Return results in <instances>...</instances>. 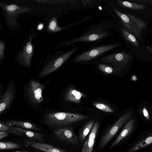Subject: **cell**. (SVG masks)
Listing matches in <instances>:
<instances>
[{"label": "cell", "instance_id": "7", "mask_svg": "<svg viewBox=\"0 0 152 152\" xmlns=\"http://www.w3.org/2000/svg\"><path fill=\"white\" fill-rule=\"evenodd\" d=\"M79 48L78 47H75L50 61L42 69L37 77L41 78L44 77L57 70Z\"/></svg>", "mask_w": 152, "mask_h": 152}, {"label": "cell", "instance_id": "10", "mask_svg": "<svg viewBox=\"0 0 152 152\" xmlns=\"http://www.w3.org/2000/svg\"><path fill=\"white\" fill-rule=\"evenodd\" d=\"M129 53L122 51L111 54L102 57L101 61L107 64H110L116 69L128 63L131 58Z\"/></svg>", "mask_w": 152, "mask_h": 152}, {"label": "cell", "instance_id": "20", "mask_svg": "<svg viewBox=\"0 0 152 152\" xmlns=\"http://www.w3.org/2000/svg\"><path fill=\"white\" fill-rule=\"evenodd\" d=\"M95 123V121L91 120L87 122L80 130L78 136L79 142L83 143L88 135Z\"/></svg>", "mask_w": 152, "mask_h": 152}, {"label": "cell", "instance_id": "14", "mask_svg": "<svg viewBox=\"0 0 152 152\" xmlns=\"http://www.w3.org/2000/svg\"><path fill=\"white\" fill-rule=\"evenodd\" d=\"M31 40V37L29 42H27L23 47V51L20 53L17 56L19 63L23 66L28 68L31 66L33 54V47Z\"/></svg>", "mask_w": 152, "mask_h": 152}, {"label": "cell", "instance_id": "6", "mask_svg": "<svg viewBox=\"0 0 152 152\" xmlns=\"http://www.w3.org/2000/svg\"><path fill=\"white\" fill-rule=\"evenodd\" d=\"M132 115L131 112L124 113L107 130L100 140L98 147L99 150H102L104 148L123 125L131 118Z\"/></svg>", "mask_w": 152, "mask_h": 152}, {"label": "cell", "instance_id": "12", "mask_svg": "<svg viewBox=\"0 0 152 152\" xmlns=\"http://www.w3.org/2000/svg\"><path fill=\"white\" fill-rule=\"evenodd\" d=\"M0 6L6 13L7 19L9 23L13 26L16 25V18L18 15L31 10L29 7H21L14 4L7 5L2 3Z\"/></svg>", "mask_w": 152, "mask_h": 152}, {"label": "cell", "instance_id": "13", "mask_svg": "<svg viewBox=\"0 0 152 152\" xmlns=\"http://www.w3.org/2000/svg\"><path fill=\"white\" fill-rule=\"evenodd\" d=\"M135 120L132 118L129 120L123 128L121 131L109 147L111 149L116 146L122 141L132 135L135 129Z\"/></svg>", "mask_w": 152, "mask_h": 152}, {"label": "cell", "instance_id": "19", "mask_svg": "<svg viewBox=\"0 0 152 152\" xmlns=\"http://www.w3.org/2000/svg\"><path fill=\"white\" fill-rule=\"evenodd\" d=\"M2 122L10 126H16L26 129L36 131L40 130V129L35 125L28 122L15 120H10Z\"/></svg>", "mask_w": 152, "mask_h": 152}, {"label": "cell", "instance_id": "11", "mask_svg": "<svg viewBox=\"0 0 152 152\" xmlns=\"http://www.w3.org/2000/svg\"><path fill=\"white\" fill-rule=\"evenodd\" d=\"M53 133L57 139L66 144L74 145L79 144L78 137L71 128L65 126L58 128L54 131Z\"/></svg>", "mask_w": 152, "mask_h": 152}, {"label": "cell", "instance_id": "34", "mask_svg": "<svg viewBox=\"0 0 152 152\" xmlns=\"http://www.w3.org/2000/svg\"><path fill=\"white\" fill-rule=\"evenodd\" d=\"M15 152H28V151L27 150H25L23 151H17Z\"/></svg>", "mask_w": 152, "mask_h": 152}, {"label": "cell", "instance_id": "24", "mask_svg": "<svg viewBox=\"0 0 152 152\" xmlns=\"http://www.w3.org/2000/svg\"><path fill=\"white\" fill-rule=\"evenodd\" d=\"M48 29L51 32H55L60 31L63 28L58 25L56 18H53L49 23Z\"/></svg>", "mask_w": 152, "mask_h": 152}, {"label": "cell", "instance_id": "22", "mask_svg": "<svg viewBox=\"0 0 152 152\" xmlns=\"http://www.w3.org/2000/svg\"><path fill=\"white\" fill-rule=\"evenodd\" d=\"M121 30L124 38L137 49H139V44L136 37L124 28H121Z\"/></svg>", "mask_w": 152, "mask_h": 152}, {"label": "cell", "instance_id": "25", "mask_svg": "<svg viewBox=\"0 0 152 152\" xmlns=\"http://www.w3.org/2000/svg\"><path fill=\"white\" fill-rule=\"evenodd\" d=\"M93 105L97 108L102 111L107 113H113V110L108 105L100 102H95Z\"/></svg>", "mask_w": 152, "mask_h": 152}, {"label": "cell", "instance_id": "26", "mask_svg": "<svg viewBox=\"0 0 152 152\" xmlns=\"http://www.w3.org/2000/svg\"><path fill=\"white\" fill-rule=\"evenodd\" d=\"M98 67L100 70L103 73L106 74H111L114 71V69L112 67L104 64H100Z\"/></svg>", "mask_w": 152, "mask_h": 152}, {"label": "cell", "instance_id": "27", "mask_svg": "<svg viewBox=\"0 0 152 152\" xmlns=\"http://www.w3.org/2000/svg\"><path fill=\"white\" fill-rule=\"evenodd\" d=\"M11 127L8 126L2 122H0V131H6L10 130Z\"/></svg>", "mask_w": 152, "mask_h": 152}, {"label": "cell", "instance_id": "32", "mask_svg": "<svg viewBox=\"0 0 152 152\" xmlns=\"http://www.w3.org/2000/svg\"><path fill=\"white\" fill-rule=\"evenodd\" d=\"M4 88V85L3 84H1L0 86V95H1L3 93V90Z\"/></svg>", "mask_w": 152, "mask_h": 152}, {"label": "cell", "instance_id": "33", "mask_svg": "<svg viewBox=\"0 0 152 152\" xmlns=\"http://www.w3.org/2000/svg\"><path fill=\"white\" fill-rule=\"evenodd\" d=\"M43 27V25L42 24H39L38 27V30H41L42 29Z\"/></svg>", "mask_w": 152, "mask_h": 152}, {"label": "cell", "instance_id": "9", "mask_svg": "<svg viewBox=\"0 0 152 152\" xmlns=\"http://www.w3.org/2000/svg\"><path fill=\"white\" fill-rule=\"evenodd\" d=\"M17 91L15 82L10 80L2 94L0 95V115L9 109L13 101Z\"/></svg>", "mask_w": 152, "mask_h": 152}, {"label": "cell", "instance_id": "3", "mask_svg": "<svg viewBox=\"0 0 152 152\" xmlns=\"http://www.w3.org/2000/svg\"><path fill=\"white\" fill-rule=\"evenodd\" d=\"M46 87L45 83L38 80L33 78L29 80L24 86V98L29 106L36 109L43 105V92Z\"/></svg>", "mask_w": 152, "mask_h": 152}, {"label": "cell", "instance_id": "5", "mask_svg": "<svg viewBox=\"0 0 152 152\" xmlns=\"http://www.w3.org/2000/svg\"><path fill=\"white\" fill-rule=\"evenodd\" d=\"M121 44L120 42L114 43L93 47L77 55L71 62L78 63L91 61Z\"/></svg>", "mask_w": 152, "mask_h": 152}, {"label": "cell", "instance_id": "28", "mask_svg": "<svg viewBox=\"0 0 152 152\" xmlns=\"http://www.w3.org/2000/svg\"><path fill=\"white\" fill-rule=\"evenodd\" d=\"M4 45L2 42H0V58L1 60H2L4 58Z\"/></svg>", "mask_w": 152, "mask_h": 152}, {"label": "cell", "instance_id": "29", "mask_svg": "<svg viewBox=\"0 0 152 152\" xmlns=\"http://www.w3.org/2000/svg\"><path fill=\"white\" fill-rule=\"evenodd\" d=\"M9 133L6 131H0V139L1 140L7 136Z\"/></svg>", "mask_w": 152, "mask_h": 152}, {"label": "cell", "instance_id": "2", "mask_svg": "<svg viewBox=\"0 0 152 152\" xmlns=\"http://www.w3.org/2000/svg\"><path fill=\"white\" fill-rule=\"evenodd\" d=\"M108 24L100 23L91 26L79 37L63 43V45H70L79 42H90L103 39L113 34L109 31Z\"/></svg>", "mask_w": 152, "mask_h": 152}, {"label": "cell", "instance_id": "15", "mask_svg": "<svg viewBox=\"0 0 152 152\" xmlns=\"http://www.w3.org/2000/svg\"><path fill=\"white\" fill-rule=\"evenodd\" d=\"M9 131L11 134L19 136H25L30 140L40 142H42L44 141V136L42 134L28 130L18 126H12Z\"/></svg>", "mask_w": 152, "mask_h": 152}, {"label": "cell", "instance_id": "8", "mask_svg": "<svg viewBox=\"0 0 152 152\" xmlns=\"http://www.w3.org/2000/svg\"><path fill=\"white\" fill-rule=\"evenodd\" d=\"M145 148L152 150V129L139 135L132 142L126 152H137Z\"/></svg>", "mask_w": 152, "mask_h": 152}, {"label": "cell", "instance_id": "21", "mask_svg": "<svg viewBox=\"0 0 152 152\" xmlns=\"http://www.w3.org/2000/svg\"><path fill=\"white\" fill-rule=\"evenodd\" d=\"M116 1L121 7L132 10L140 11L147 8L145 5L132 2L119 0Z\"/></svg>", "mask_w": 152, "mask_h": 152}, {"label": "cell", "instance_id": "4", "mask_svg": "<svg viewBox=\"0 0 152 152\" xmlns=\"http://www.w3.org/2000/svg\"><path fill=\"white\" fill-rule=\"evenodd\" d=\"M113 9L120 18L124 28L137 39H140L143 30L146 26V23L133 15L124 13L114 7Z\"/></svg>", "mask_w": 152, "mask_h": 152}, {"label": "cell", "instance_id": "23", "mask_svg": "<svg viewBox=\"0 0 152 152\" xmlns=\"http://www.w3.org/2000/svg\"><path fill=\"white\" fill-rule=\"evenodd\" d=\"M21 146L18 143L11 142H0V149L1 150H10L18 148Z\"/></svg>", "mask_w": 152, "mask_h": 152}, {"label": "cell", "instance_id": "31", "mask_svg": "<svg viewBox=\"0 0 152 152\" xmlns=\"http://www.w3.org/2000/svg\"><path fill=\"white\" fill-rule=\"evenodd\" d=\"M82 1L83 2V4L84 5H87V4H91V2L90 0H82Z\"/></svg>", "mask_w": 152, "mask_h": 152}, {"label": "cell", "instance_id": "1", "mask_svg": "<svg viewBox=\"0 0 152 152\" xmlns=\"http://www.w3.org/2000/svg\"><path fill=\"white\" fill-rule=\"evenodd\" d=\"M43 117L45 123L49 127L58 128L88 119L87 116L83 114L57 111L46 113Z\"/></svg>", "mask_w": 152, "mask_h": 152}, {"label": "cell", "instance_id": "18", "mask_svg": "<svg viewBox=\"0 0 152 152\" xmlns=\"http://www.w3.org/2000/svg\"><path fill=\"white\" fill-rule=\"evenodd\" d=\"M86 96L85 94L77 90L73 87H71L69 88L65 93L64 99L66 102L79 104L82 98Z\"/></svg>", "mask_w": 152, "mask_h": 152}, {"label": "cell", "instance_id": "16", "mask_svg": "<svg viewBox=\"0 0 152 152\" xmlns=\"http://www.w3.org/2000/svg\"><path fill=\"white\" fill-rule=\"evenodd\" d=\"M23 142L33 148L44 152H67L62 149L42 142L26 140Z\"/></svg>", "mask_w": 152, "mask_h": 152}, {"label": "cell", "instance_id": "30", "mask_svg": "<svg viewBox=\"0 0 152 152\" xmlns=\"http://www.w3.org/2000/svg\"><path fill=\"white\" fill-rule=\"evenodd\" d=\"M143 113L144 116L147 120L149 119V115L148 112L145 107H144L143 109Z\"/></svg>", "mask_w": 152, "mask_h": 152}, {"label": "cell", "instance_id": "17", "mask_svg": "<svg viewBox=\"0 0 152 152\" xmlns=\"http://www.w3.org/2000/svg\"><path fill=\"white\" fill-rule=\"evenodd\" d=\"M99 125V122L96 121L85 140L81 152H93Z\"/></svg>", "mask_w": 152, "mask_h": 152}, {"label": "cell", "instance_id": "35", "mask_svg": "<svg viewBox=\"0 0 152 152\" xmlns=\"http://www.w3.org/2000/svg\"><path fill=\"white\" fill-rule=\"evenodd\" d=\"M148 51L150 52H152V47L149 49Z\"/></svg>", "mask_w": 152, "mask_h": 152}]
</instances>
